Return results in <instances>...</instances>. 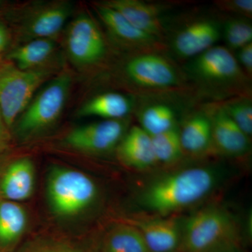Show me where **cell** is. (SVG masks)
I'll list each match as a JSON object with an SVG mask.
<instances>
[{
    "instance_id": "obj_1",
    "label": "cell",
    "mask_w": 252,
    "mask_h": 252,
    "mask_svg": "<svg viewBox=\"0 0 252 252\" xmlns=\"http://www.w3.org/2000/svg\"><path fill=\"white\" fill-rule=\"evenodd\" d=\"M219 174L211 167H187L160 176L142 190L140 203L147 211L166 217L195 205L216 188Z\"/></svg>"
},
{
    "instance_id": "obj_2",
    "label": "cell",
    "mask_w": 252,
    "mask_h": 252,
    "mask_svg": "<svg viewBox=\"0 0 252 252\" xmlns=\"http://www.w3.org/2000/svg\"><path fill=\"white\" fill-rule=\"evenodd\" d=\"M239 235L238 225L229 212L210 205L182 220L178 252H211L240 247Z\"/></svg>"
},
{
    "instance_id": "obj_3",
    "label": "cell",
    "mask_w": 252,
    "mask_h": 252,
    "mask_svg": "<svg viewBox=\"0 0 252 252\" xmlns=\"http://www.w3.org/2000/svg\"><path fill=\"white\" fill-rule=\"evenodd\" d=\"M71 84V76L63 73L41 89L14 124L18 137L23 140L34 137L56 123L65 105Z\"/></svg>"
},
{
    "instance_id": "obj_4",
    "label": "cell",
    "mask_w": 252,
    "mask_h": 252,
    "mask_svg": "<svg viewBox=\"0 0 252 252\" xmlns=\"http://www.w3.org/2000/svg\"><path fill=\"white\" fill-rule=\"evenodd\" d=\"M48 198L58 216L69 217L87 210L97 195V189L86 174L67 167L53 169L48 179Z\"/></svg>"
},
{
    "instance_id": "obj_5",
    "label": "cell",
    "mask_w": 252,
    "mask_h": 252,
    "mask_svg": "<svg viewBox=\"0 0 252 252\" xmlns=\"http://www.w3.org/2000/svg\"><path fill=\"white\" fill-rule=\"evenodd\" d=\"M194 81L207 90L230 91L249 79L239 66L235 55L225 46H214L189 60L186 67Z\"/></svg>"
},
{
    "instance_id": "obj_6",
    "label": "cell",
    "mask_w": 252,
    "mask_h": 252,
    "mask_svg": "<svg viewBox=\"0 0 252 252\" xmlns=\"http://www.w3.org/2000/svg\"><path fill=\"white\" fill-rule=\"evenodd\" d=\"M46 70H0V113L6 126L12 127L31 102L34 93L49 77Z\"/></svg>"
},
{
    "instance_id": "obj_7",
    "label": "cell",
    "mask_w": 252,
    "mask_h": 252,
    "mask_svg": "<svg viewBox=\"0 0 252 252\" xmlns=\"http://www.w3.org/2000/svg\"><path fill=\"white\" fill-rule=\"evenodd\" d=\"M124 73L132 84L147 90H167L182 84L175 65L159 51L139 53L126 63Z\"/></svg>"
},
{
    "instance_id": "obj_8",
    "label": "cell",
    "mask_w": 252,
    "mask_h": 252,
    "mask_svg": "<svg viewBox=\"0 0 252 252\" xmlns=\"http://www.w3.org/2000/svg\"><path fill=\"white\" fill-rule=\"evenodd\" d=\"M66 46L69 57L79 65H91L103 59L107 45L103 34L95 22L81 14L69 25Z\"/></svg>"
},
{
    "instance_id": "obj_9",
    "label": "cell",
    "mask_w": 252,
    "mask_h": 252,
    "mask_svg": "<svg viewBox=\"0 0 252 252\" xmlns=\"http://www.w3.org/2000/svg\"><path fill=\"white\" fill-rule=\"evenodd\" d=\"M125 131L122 120H103L74 129L65 141L68 145L81 152L104 153L119 145Z\"/></svg>"
},
{
    "instance_id": "obj_10",
    "label": "cell",
    "mask_w": 252,
    "mask_h": 252,
    "mask_svg": "<svg viewBox=\"0 0 252 252\" xmlns=\"http://www.w3.org/2000/svg\"><path fill=\"white\" fill-rule=\"evenodd\" d=\"M220 37V23L211 18H199L176 32L171 49L180 59L190 60L216 46Z\"/></svg>"
},
{
    "instance_id": "obj_11",
    "label": "cell",
    "mask_w": 252,
    "mask_h": 252,
    "mask_svg": "<svg viewBox=\"0 0 252 252\" xmlns=\"http://www.w3.org/2000/svg\"><path fill=\"white\" fill-rule=\"evenodd\" d=\"M211 122L214 148L232 158L243 157L250 152L251 139L237 126L221 104H214L207 109Z\"/></svg>"
},
{
    "instance_id": "obj_12",
    "label": "cell",
    "mask_w": 252,
    "mask_h": 252,
    "mask_svg": "<svg viewBox=\"0 0 252 252\" xmlns=\"http://www.w3.org/2000/svg\"><path fill=\"white\" fill-rule=\"evenodd\" d=\"M125 223L140 231L150 252H178L182 220L172 217H143Z\"/></svg>"
},
{
    "instance_id": "obj_13",
    "label": "cell",
    "mask_w": 252,
    "mask_h": 252,
    "mask_svg": "<svg viewBox=\"0 0 252 252\" xmlns=\"http://www.w3.org/2000/svg\"><path fill=\"white\" fill-rule=\"evenodd\" d=\"M95 10L109 34L118 42L140 53L160 51V40L136 28L116 10L102 3H97Z\"/></svg>"
},
{
    "instance_id": "obj_14",
    "label": "cell",
    "mask_w": 252,
    "mask_h": 252,
    "mask_svg": "<svg viewBox=\"0 0 252 252\" xmlns=\"http://www.w3.org/2000/svg\"><path fill=\"white\" fill-rule=\"evenodd\" d=\"M34 178L31 159L22 158L11 162L0 175V200L16 203L27 200L34 190Z\"/></svg>"
},
{
    "instance_id": "obj_15",
    "label": "cell",
    "mask_w": 252,
    "mask_h": 252,
    "mask_svg": "<svg viewBox=\"0 0 252 252\" xmlns=\"http://www.w3.org/2000/svg\"><path fill=\"white\" fill-rule=\"evenodd\" d=\"M102 4L116 10L140 31L161 40L164 30L159 8L140 0H110Z\"/></svg>"
},
{
    "instance_id": "obj_16",
    "label": "cell",
    "mask_w": 252,
    "mask_h": 252,
    "mask_svg": "<svg viewBox=\"0 0 252 252\" xmlns=\"http://www.w3.org/2000/svg\"><path fill=\"white\" fill-rule=\"evenodd\" d=\"M118 157L126 166L138 170H148L158 165L152 137L140 126L127 131L118 145Z\"/></svg>"
},
{
    "instance_id": "obj_17",
    "label": "cell",
    "mask_w": 252,
    "mask_h": 252,
    "mask_svg": "<svg viewBox=\"0 0 252 252\" xmlns=\"http://www.w3.org/2000/svg\"><path fill=\"white\" fill-rule=\"evenodd\" d=\"M72 6L68 2L53 3L34 11L28 18L23 32L30 39H50L58 35L68 18Z\"/></svg>"
},
{
    "instance_id": "obj_18",
    "label": "cell",
    "mask_w": 252,
    "mask_h": 252,
    "mask_svg": "<svg viewBox=\"0 0 252 252\" xmlns=\"http://www.w3.org/2000/svg\"><path fill=\"white\" fill-rule=\"evenodd\" d=\"M184 154L200 157L214 148L211 122L206 112L194 114L180 129Z\"/></svg>"
},
{
    "instance_id": "obj_19",
    "label": "cell",
    "mask_w": 252,
    "mask_h": 252,
    "mask_svg": "<svg viewBox=\"0 0 252 252\" xmlns=\"http://www.w3.org/2000/svg\"><path fill=\"white\" fill-rule=\"evenodd\" d=\"M27 215L16 202L0 200V252H7L22 236Z\"/></svg>"
},
{
    "instance_id": "obj_20",
    "label": "cell",
    "mask_w": 252,
    "mask_h": 252,
    "mask_svg": "<svg viewBox=\"0 0 252 252\" xmlns=\"http://www.w3.org/2000/svg\"><path fill=\"white\" fill-rule=\"evenodd\" d=\"M132 102L128 97L118 93H105L93 97L81 107V117H97L104 120H122L128 115Z\"/></svg>"
},
{
    "instance_id": "obj_21",
    "label": "cell",
    "mask_w": 252,
    "mask_h": 252,
    "mask_svg": "<svg viewBox=\"0 0 252 252\" xmlns=\"http://www.w3.org/2000/svg\"><path fill=\"white\" fill-rule=\"evenodd\" d=\"M99 252H150L142 235L128 223H122L109 230L101 243Z\"/></svg>"
},
{
    "instance_id": "obj_22",
    "label": "cell",
    "mask_w": 252,
    "mask_h": 252,
    "mask_svg": "<svg viewBox=\"0 0 252 252\" xmlns=\"http://www.w3.org/2000/svg\"><path fill=\"white\" fill-rule=\"evenodd\" d=\"M56 50L53 39H35L18 48L10 55L21 70H35L51 57Z\"/></svg>"
},
{
    "instance_id": "obj_23",
    "label": "cell",
    "mask_w": 252,
    "mask_h": 252,
    "mask_svg": "<svg viewBox=\"0 0 252 252\" xmlns=\"http://www.w3.org/2000/svg\"><path fill=\"white\" fill-rule=\"evenodd\" d=\"M139 122L140 127L151 137L177 127L175 109L162 102L147 106L140 112Z\"/></svg>"
},
{
    "instance_id": "obj_24",
    "label": "cell",
    "mask_w": 252,
    "mask_h": 252,
    "mask_svg": "<svg viewBox=\"0 0 252 252\" xmlns=\"http://www.w3.org/2000/svg\"><path fill=\"white\" fill-rule=\"evenodd\" d=\"M152 142L157 164L175 163L183 156L178 127L152 136Z\"/></svg>"
},
{
    "instance_id": "obj_25",
    "label": "cell",
    "mask_w": 252,
    "mask_h": 252,
    "mask_svg": "<svg viewBox=\"0 0 252 252\" xmlns=\"http://www.w3.org/2000/svg\"><path fill=\"white\" fill-rule=\"evenodd\" d=\"M221 36L227 49L236 52L252 42V26L250 19L242 17L228 18L221 26Z\"/></svg>"
},
{
    "instance_id": "obj_26",
    "label": "cell",
    "mask_w": 252,
    "mask_h": 252,
    "mask_svg": "<svg viewBox=\"0 0 252 252\" xmlns=\"http://www.w3.org/2000/svg\"><path fill=\"white\" fill-rule=\"evenodd\" d=\"M14 252H95L79 244L57 238H38Z\"/></svg>"
},
{
    "instance_id": "obj_27",
    "label": "cell",
    "mask_w": 252,
    "mask_h": 252,
    "mask_svg": "<svg viewBox=\"0 0 252 252\" xmlns=\"http://www.w3.org/2000/svg\"><path fill=\"white\" fill-rule=\"evenodd\" d=\"M221 104L228 116L244 133L252 138V102L249 97L235 98Z\"/></svg>"
},
{
    "instance_id": "obj_28",
    "label": "cell",
    "mask_w": 252,
    "mask_h": 252,
    "mask_svg": "<svg viewBox=\"0 0 252 252\" xmlns=\"http://www.w3.org/2000/svg\"><path fill=\"white\" fill-rule=\"evenodd\" d=\"M215 4L221 11L238 15V17L252 19V0H220L215 1Z\"/></svg>"
},
{
    "instance_id": "obj_29",
    "label": "cell",
    "mask_w": 252,
    "mask_h": 252,
    "mask_svg": "<svg viewBox=\"0 0 252 252\" xmlns=\"http://www.w3.org/2000/svg\"><path fill=\"white\" fill-rule=\"evenodd\" d=\"M235 59L244 73L251 78L252 75V42L236 51Z\"/></svg>"
},
{
    "instance_id": "obj_30",
    "label": "cell",
    "mask_w": 252,
    "mask_h": 252,
    "mask_svg": "<svg viewBox=\"0 0 252 252\" xmlns=\"http://www.w3.org/2000/svg\"><path fill=\"white\" fill-rule=\"evenodd\" d=\"M9 129L5 124L0 113V154H2L9 146L10 142Z\"/></svg>"
},
{
    "instance_id": "obj_31",
    "label": "cell",
    "mask_w": 252,
    "mask_h": 252,
    "mask_svg": "<svg viewBox=\"0 0 252 252\" xmlns=\"http://www.w3.org/2000/svg\"><path fill=\"white\" fill-rule=\"evenodd\" d=\"M7 44V34L4 28L0 26V52L4 49Z\"/></svg>"
},
{
    "instance_id": "obj_32",
    "label": "cell",
    "mask_w": 252,
    "mask_h": 252,
    "mask_svg": "<svg viewBox=\"0 0 252 252\" xmlns=\"http://www.w3.org/2000/svg\"><path fill=\"white\" fill-rule=\"evenodd\" d=\"M211 252H241V251H240V247H229V248H221Z\"/></svg>"
}]
</instances>
